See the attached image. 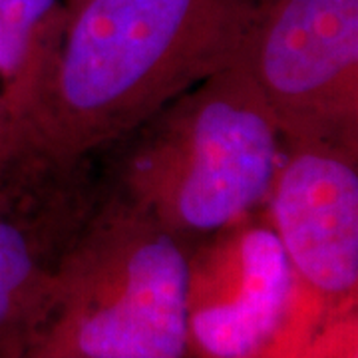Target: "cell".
Listing matches in <instances>:
<instances>
[{
  "instance_id": "obj_4",
  "label": "cell",
  "mask_w": 358,
  "mask_h": 358,
  "mask_svg": "<svg viewBox=\"0 0 358 358\" xmlns=\"http://www.w3.org/2000/svg\"><path fill=\"white\" fill-rule=\"evenodd\" d=\"M239 64L282 141L358 138V0H257Z\"/></svg>"
},
{
  "instance_id": "obj_8",
  "label": "cell",
  "mask_w": 358,
  "mask_h": 358,
  "mask_svg": "<svg viewBox=\"0 0 358 358\" xmlns=\"http://www.w3.org/2000/svg\"><path fill=\"white\" fill-rule=\"evenodd\" d=\"M70 16L66 0H0L2 88L60 38Z\"/></svg>"
},
{
  "instance_id": "obj_9",
  "label": "cell",
  "mask_w": 358,
  "mask_h": 358,
  "mask_svg": "<svg viewBox=\"0 0 358 358\" xmlns=\"http://www.w3.org/2000/svg\"><path fill=\"white\" fill-rule=\"evenodd\" d=\"M301 358H358L355 313L346 310L322 320Z\"/></svg>"
},
{
  "instance_id": "obj_3",
  "label": "cell",
  "mask_w": 358,
  "mask_h": 358,
  "mask_svg": "<svg viewBox=\"0 0 358 358\" xmlns=\"http://www.w3.org/2000/svg\"><path fill=\"white\" fill-rule=\"evenodd\" d=\"M192 249L103 189L20 358H187Z\"/></svg>"
},
{
  "instance_id": "obj_2",
  "label": "cell",
  "mask_w": 358,
  "mask_h": 358,
  "mask_svg": "<svg viewBox=\"0 0 358 358\" xmlns=\"http://www.w3.org/2000/svg\"><path fill=\"white\" fill-rule=\"evenodd\" d=\"M281 152L267 103L235 58L96 154V171L106 192L195 247L267 199Z\"/></svg>"
},
{
  "instance_id": "obj_7",
  "label": "cell",
  "mask_w": 358,
  "mask_h": 358,
  "mask_svg": "<svg viewBox=\"0 0 358 358\" xmlns=\"http://www.w3.org/2000/svg\"><path fill=\"white\" fill-rule=\"evenodd\" d=\"M271 225L324 319L352 310L358 289L357 143L282 141L267 195Z\"/></svg>"
},
{
  "instance_id": "obj_1",
  "label": "cell",
  "mask_w": 358,
  "mask_h": 358,
  "mask_svg": "<svg viewBox=\"0 0 358 358\" xmlns=\"http://www.w3.org/2000/svg\"><path fill=\"white\" fill-rule=\"evenodd\" d=\"M257 0H80L0 92V162L94 157L229 66Z\"/></svg>"
},
{
  "instance_id": "obj_5",
  "label": "cell",
  "mask_w": 358,
  "mask_h": 358,
  "mask_svg": "<svg viewBox=\"0 0 358 358\" xmlns=\"http://www.w3.org/2000/svg\"><path fill=\"white\" fill-rule=\"evenodd\" d=\"M299 279L271 221L255 211L192 249L187 358H301L287 345Z\"/></svg>"
},
{
  "instance_id": "obj_6",
  "label": "cell",
  "mask_w": 358,
  "mask_h": 358,
  "mask_svg": "<svg viewBox=\"0 0 358 358\" xmlns=\"http://www.w3.org/2000/svg\"><path fill=\"white\" fill-rule=\"evenodd\" d=\"M94 157L0 162V358H20L66 251L102 197Z\"/></svg>"
},
{
  "instance_id": "obj_10",
  "label": "cell",
  "mask_w": 358,
  "mask_h": 358,
  "mask_svg": "<svg viewBox=\"0 0 358 358\" xmlns=\"http://www.w3.org/2000/svg\"><path fill=\"white\" fill-rule=\"evenodd\" d=\"M78 2H80V0H66V4H68V8H72V6H76Z\"/></svg>"
}]
</instances>
